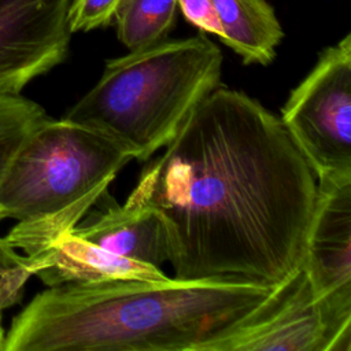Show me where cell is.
Listing matches in <instances>:
<instances>
[{
	"label": "cell",
	"mask_w": 351,
	"mask_h": 351,
	"mask_svg": "<svg viewBox=\"0 0 351 351\" xmlns=\"http://www.w3.org/2000/svg\"><path fill=\"white\" fill-rule=\"evenodd\" d=\"M315 197L317 177L281 119L218 85L126 202L159 215L176 280L274 288L300 265Z\"/></svg>",
	"instance_id": "cell-1"
},
{
	"label": "cell",
	"mask_w": 351,
	"mask_h": 351,
	"mask_svg": "<svg viewBox=\"0 0 351 351\" xmlns=\"http://www.w3.org/2000/svg\"><path fill=\"white\" fill-rule=\"evenodd\" d=\"M271 291L174 277L51 285L14 317L3 351H196Z\"/></svg>",
	"instance_id": "cell-2"
},
{
	"label": "cell",
	"mask_w": 351,
	"mask_h": 351,
	"mask_svg": "<svg viewBox=\"0 0 351 351\" xmlns=\"http://www.w3.org/2000/svg\"><path fill=\"white\" fill-rule=\"evenodd\" d=\"M221 49L202 32L108 59L99 81L64 115L147 160L165 148L221 81Z\"/></svg>",
	"instance_id": "cell-3"
},
{
	"label": "cell",
	"mask_w": 351,
	"mask_h": 351,
	"mask_svg": "<svg viewBox=\"0 0 351 351\" xmlns=\"http://www.w3.org/2000/svg\"><path fill=\"white\" fill-rule=\"evenodd\" d=\"M132 159L134 154L106 133L48 117L0 177V221L18 222L5 240L23 255L40 254L78 225Z\"/></svg>",
	"instance_id": "cell-4"
},
{
	"label": "cell",
	"mask_w": 351,
	"mask_h": 351,
	"mask_svg": "<svg viewBox=\"0 0 351 351\" xmlns=\"http://www.w3.org/2000/svg\"><path fill=\"white\" fill-rule=\"evenodd\" d=\"M317 180L351 176V34L325 48L280 117Z\"/></svg>",
	"instance_id": "cell-5"
},
{
	"label": "cell",
	"mask_w": 351,
	"mask_h": 351,
	"mask_svg": "<svg viewBox=\"0 0 351 351\" xmlns=\"http://www.w3.org/2000/svg\"><path fill=\"white\" fill-rule=\"evenodd\" d=\"M299 266L329 319L332 351H351V176L317 180Z\"/></svg>",
	"instance_id": "cell-6"
},
{
	"label": "cell",
	"mask_w": 351,
	"mask_h": 351,
	"mask_svg": "<svg viewBox=\"0 0 351 351\" xmlns=\"http://www.w3.org/2000/svg\"><path fill=\"white\" fill-rule=\"evenodd\" d=\"M332 346L326 313L299 266L256 310L196 351H332Z\"/></svg>",
	"instance_id": "cell-7"
},
{
	"label": "cell",
	"mask_w": 351,
	"mask_h": 351,
	"mask_svg": "<svg viewBox=\"0 0 351 351\" xmlns=\"http://www.w3.org/2000/svg\"><path fill=\"white\" fill-rule=\"evenodd\" d=\"M71 0H0V97L21 95L69 51Z\"/></svg>",
	"instance_id": "cell-8"
},
{
	"label": "cell",
	"mask_w": 351,
	"mask_h": 351,
	"mask_svg": "<svg viewBox=\"0 0 351 351\" xmlns=\"http://www.w3.org/2000/svg\"><path fill=\"white\" fill-rule=\"evenodd\" d=\"M30 258L36 269L34 276L47 287L106 280L169 278L159 267L112 254L81 239L73 230L62 233L44 251Z\"/></svg>",
	"instance_id": "cell-9"
},
{
	"label": "cell",
	"mask_w": 351,
	"mask_h": 351,
	"mask_svg": "<svg viewBox=\"0 0 351 351\" xmlns=\"http://www.w3.org/2000/svg\"><path fill=\"white\" fill-rule=\"evenodd\" d=\"M71 230L81 239L119 256L156 267L167 261V240L159 215L136 203L108 206L90 221Z\"/></svg>",
	"instance_id": "cell-10"
},
{
	"label": "cell",
	"mask_w": 351,
	"mask_h": 351,
	"mask_svg": "<svg viewBox=\"0 0 351 351\" xmlns=\"http://www.w3.org/2000/svg\"><path fill=\"white\" fill-rule=\"evenodd\" d=\"M219 40L232 48L244 64H269L284 37L274 10L266 0H213Z\"/></svg>",
	"instance_id": "cell-11"
},
{
	"label": "cell",
	"mask_w": 351,
	"mask_h": 351,
	"mask_svg": "<svg viewBox=\"0 0 351 351\" xmlns=\"http://www.w3.org/2000/svg\"><path fill=\"white\" fill-rule=\"evenodd\" d=\"M177 7V0H121L114 14L119 41L134 51L165 40Z\"/></svg>",
	"instance_id": "cell-12"
},
{
	"label": "cell",
	"mask_w": 351,
	"mask_h": 351,
	"mask_svg": "<svg viewBox=\"0 0 351 351\" xmlns=\"http://www.w3.org/2000/svg\"><path fill=\"white\" fill-rule=\"evenodd\" d=\"M47 118L40 104L22 95L0 97V177L25 138Z\"/></svg>",
	"instance_id": "cell-13"
},
{
	"label": "cell",
	"mask_w": 351,
	"mask_h": 351,
	"mask_svg": "<svg viewBox=\"0 0 351 351\" xmlns=\"http://www.w3.org/2000/svg\"><path fill=\"white\" fill-rule=\"evenodd\" d=\"M33 259L19 254L0 237V311L21 302L27 280L34 276Z\"/></svg>",
	"instance_id": "cell-14"
},
{
	"label": "cell",
	"mask_w": 351,
	"mask_h": 351,
	"mask_svg": "<svg viewBox=\"0 0 351 351\" xmlns=\"http://www.w3.org/2000/svg\"><path fill=\"white\" fill-rule=\"evenodd\" d=\"M121 0H71L69 27L71 33L106 27L114 21Z\"/></svg>",
	"instance_id": "cell-15"
},
{
	"label": "cell",
	"mask_w": 351,
	"mask_h": 351,
	"mask_svg": "<svg viewBox=\"0 0 351 351\" xmlns=\"http://www.w3.org/2000/svg\"><path fill=\"white\" fill-rule=\"evenodd\" d=\"M184 18L203 33H211L219 38L221 27L213 0H177Z\"/></svg>",
	"instance_id": "cell-16"
},
{
	"label": "cell",
	"mask_w": 351,
	"mask_h": 351,
	"mask_svg": "<svg viewBox=\"0 0 351 351\" xmlns=\"http://www.w3.org/2000/svg\"><path fill=\"white\" fill-rule=\"evenodd\" d=\"M4 340H5V330H4V328H3V324H1V315H0V351H3Z\"/></svg>",
	"instance_id": "cell-17"
}]
</instances>
